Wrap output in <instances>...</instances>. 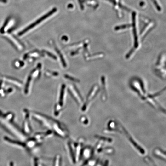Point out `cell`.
I'll use <instances>...</instances> for the list:
<instances>
[{
  "label": "cell",
  "instance_id": "3",
  "mask_svg": "<svg viewBox=\"0 0 166 166\" xmlns=\"http://www.w3.org/2000/svg\"><path fill=\"white\" fill-rule=\"evenodd\" d=\"M57 11V9L56 8H54L52 9L50 11L48 12L47 14L44 15L43 16L39 18V19L37 20V21L35 22V23H33L32 24L29 25L28 27H27V28L24 29L23 31H21L20 33H19V35H22L24 34V33L26 32H27L30 29L33 28V27L35 26L36 25H37L38 24H39L40 23H41V22L44 21V20L46 19V18L48 17H49L51 15L54 14V13L56 12Z\"/></svg>",
  "mask_w": 166,
  "mask_h": 166
},
{
  "label": "cell",
  "instance_id": "14",
  "mask_svg": "<svg viewBox=\"0 0 166 166\" xmlns=\"http://www.w3.org/2000/svg\"><path fill=\"white\" fill-rule=\"evenodd\" d=\"M0 2L4 3H6L7 2V0H0Z\"/></svg>",
  "mask_w": 166,
  "mask_h": 166
},
{
  "label": "cell",
  "instance_id": "13",
  "mask_svg": "<svg viewBox=\"0 0 166 166\" xmlns=\"http://www.w3.org/2000/svg\"><path fill=\"white\" fill-rule=\"evenodd\" d=\"M74 6H73V5L72 4H69V5L67 6V7L68 8H69V9H70V8H72Z\"/></svg>",
  "mask_w": 166,
  "mask_h": 166
},
{
  "label": "cell",
  "instance_id": "5",
  "mask_svg": "<svg viewBox=\"0 0 166 166\" xmlns=\"http://www.w3.org/2000/svg\"><path fill=\"white\" fill-rule=\"evenodd\" d=\"M94 152V150L89 146L84 147L81 154L80 160L85 161L92 158Z\"/></svg>",
  "mask_w": 166,
  "mask_h": 166
},
{
  "label": "cell",
  "instance_id": "2",
  "mask_svg": "<svg viewBox=\"0 0 166 166\" xmlns=\"http://www.w3.org/2000/svg\"><path fill=\"white\" fill-rule=\"evenodd\" d=\"M85 143L83 138H79L76 140H68L65 144V149L70 162L74 165L80 160L81 154Z\"/></svg>",
  "mask_w": 166,
  "mask_h": 166
},
{
  "label": "cell",
  "instance_id": "8",
  "mask_svg": "<svg viewBox=\"0 0 166 166\" xmlns=\"http://www.w3.org/2000/svg\"><path fill=\"white\" fill-rule=\"evenodd\" d=\"M4 139L6 141H7L11 143L14 144H16V145H18L20 146L21 147H26V144L23 143V142L14 140L10 139L7 137H4Z\"/></svg>",
  "mask_w": 166,
  "mask_h": 166
},
{
  "label": "cell",
  "instance_id": "7",
  "mask_svg": "<svg viewBox=\"0 0 166 166\" xmlns=\"http://www.w3.org/2000/svg\"><path fill=\"white\" fill-rule=\"evenodd\" d=\"M80 123L85 126H87L90 123V120L89 118L86 115L81 116L79 118Z\"/></svg>",
  "mask_w": 166,
  "mask_h": 166
},
{
  "label": "cell",
  "instance_id": "15",
  "mask_svg": "<svg viewBox=\"0 0 166 166\" xmlns=\"http://www.w3.org/2000/svg\"><path fill=\"white\" fill-rule=\"evenodd\" d=\"M10 166H14V163L12 161H11L10 163Z\"/></svg>",
  "mask_w": 166,
  "mask_h": 166
},
{
  "label": "cell",
  "instance_id": "4",
  "mask_svg": "<svg viewBox=\"0 0 166 166\" xmlns=\"http://www.w3.org/2000/svg\"><path fill=\"white\" fill-rule=\"evenodd\" d=\"M24 121L23 122V128L24 130L25 134H30L33 131L32 127L31 126V123L30 120V114L29 111L27 110H25Z\"/></svg>",
  "mask_w": 166,
  "mask_h": 166
},
{
  "label": "cell",
  "instance_id": "6",
  "mask_svg": "<svg viewBox=\"0 0 166 166\" xmlns=\"http://www.w3.org/2000/svg\"><path fill=\"white\" fill-rule=\"evenodd\" d=\"M54 135L52 132L47 130L44 132H40L35 134L34 137L39 142L42 143L45 140L52 137Z\"/></svg>",
  "mask_w": 166,
  "mask_h": 166
},
{
  "label": "cell",
  "instance_id": "16",
  "mask_svg": "<svg viewBox=\"0 0 166 166\" xmlns=\"http://www.w3.org/2000/svg\"><path fill=\"white\" fill-rule=\"evenodd\" d=\"M42 166H45L44 165H43V164H42Z\"/></svg>",
  "mask_w": 166,
  "mask_h": 166
},
{
  "label": "cell",
  "instance_id": "11",
  "mask_svg": "<svg viewBox=\"0 0 166 166\" xmlns=\"http://www.w3.org/2000/svg\"><path fill=\"white\" fill-rule=\"evenodd\" d=\"M152 4L155 9L158 12H160L161 10V6L157 0H148Z\"/></svg>",
  "mask_w": 166,
  "mask_h": 166
},
{
  "label": "cell",
  "instance_id": "9",
  "mask_svg": "<svg viewBox=\"0 0 166 166\" xmlns=\"http://www.w3.org/2000/svg\"><path fill=\"white\" fill-rule=\"evenodd\" d=\"M62 159L61 156L59 155H57L53 159L52 166H62Z\"/></svg>",
  "mask_w": 166,
  "mask_h": 166
},
{
  "label": "cell",
  "instance_id": "12",
  "mask_svg": "<svg viewBox=\"0 0 166 166\" xmlns=\"http://www.w3.org/2000/svg\"><path fill=\"white\" fill-rule=\"evenodd\" d=\"M79 4L80 6V8L82 10H83L84 9V6L83 5V2L82 0H78Z\"/></svg>",
  "mask_w": 166,
  "mask_h": 166
},
{
  "label": "cell",
  "instance_id": "10",
  "mask_svg": "<svg viewBox=\"0 0 166 166\" xmlns=\"http://www.w3.org/2000/svg\"><path fill=\"white\" fill-rule=\"evenodd\" d=\"M96 161L95 160L90 159L85 161L81 166H96Z\"/></svg>",
  "mask_w": 166,
  "mask_h": 166
},
{
  "label": "cell",
  "instance_id": "1",
  "mask_svg": "<svg viewBox=\"0 0 166 166\" xmlns=\"http://www.w3.org/2000/svg\"><path fill=\"white\" fill-rule=\"evenodd\" d=\"M32 118L41 126L48 130L52 132L53 134L58 137L66 139L69 137L70 132L63 123L44 114L33 112Z\"/></svg>",
  "mask_w": 166,
  "mask_h": 166
}]
</instances>
